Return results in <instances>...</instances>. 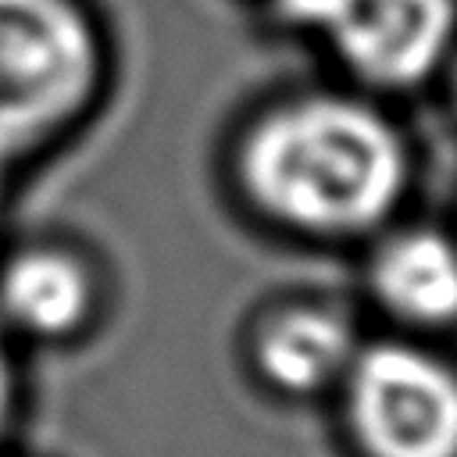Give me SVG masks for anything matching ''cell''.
Listing matches in <instances>:
<instances>
[{
	"mask_svg": "<svg viewBox=\"0 0 457 457\" xmlns=\"http://www.w3.org/2000/svg\"><path fill=\"white\" fill-rule=\"evenodd\" d=\"M243 182L271 218L321 236L375 225L400 196L403 154L368 107L336 96L271 111L243 146Z\"/></svg>",
	"mask_w": 457,
	"mask_h": 457,
	"instance_id": "1",
	"label": "cell"
},
{
	"mask_svg": "<svg viewBox=\"0 0 457 457\" xmlns=\"http://www.w3.org/2000/svg\"><path fill=\"white\" fill-rule=\"evenodd\" d=\"M96 71L93 29L71 0H0V161L68 125Z\"/></svg>",
	"mask_w": 457,
	"mask_h": 457,
	"instance_id": "2",
	"label": "cell"
},
{
	"mask_svg": "<svg viewBox=\"0 0 457 457\" xmlns=\"http://www.w3.org/2000/svg\"><path fill=\"white\" fill-rule=\"evenodd\" d=\"M350 428L368 457H457V375L411 346H371L346 371Z\"/></svg>",
	"mask_w": 457,
	"mask_h": 457,
	"instance_id": "3",
	"label": "cell"
},
{
	"mask_svg": "<svg viewBox=\"0 0 457 457\" xmlns=\"http://www.w3.org/2000/svg\"><path fill=\"white\" fill-rule=\"evenodd\" d=\"M328 32L364 79L411 86L443 57L453 32V0H339Z\"/></svg>",
	"mask_w": 457,
	"mask_h": 457,
	"instance_id": "4",
	"label": "cell"
},
{
	"mask_svg": "<svg viewBox=\"0 0 457 457\" xmlns=\"http://www.w3.org/2000/svg\"><path fill=\"white\" fill-rule=\"evenodd\" d=\"M257 364L289 393L325 389L353 364L350 325L318 307H293L264 325L257 339Z\"/></svg>",
	"mask_w": 457,
	"mask_h": 457,
	"instance_id": "5",
	"label": "cell"
},
{
	"mask_svg": "<svg viewBox=\"0 0 457 457\" xmlns=\"http://www.w3.org/2000/svg\"><path fill=\"white\" fill-rule=\"evenodd\" d=\"M375 289L407 321L443 325L457 318V246L436 232H403L375 257Z\"/></svg>",
	"mask_w": 457,
	"mask_h": 457,
	"instance_id": "6",
	"label": "cell"
},
{
	"mask_svg": "<svg viewBox=\"0 0 457 457\" xmlns=\"http://www.w3.org/2000/svg\"><path fill=\"white\" fill-rule=\"evenodd\" d=\"M0 311L32 336L71 332L89 311V278L82 264L61 250L18 253L0 271Z\"/></svg>",
	"mask_w": 457,
	"mask_h": 457,
	"instance_id": "7",
	"label": "cell"
},
{
	"mask_svg": "<svg viewBox=\"0 0 457 457\" xmlns=\"http://www.w3.org/2000/svg\"><path fill=\"white\" fill-rule=\"evenodd\" d=\"M278 4L293 21H307V25H321V29H328V21L339 7V0H278Z\"/></svg>",
	"mask_w": 457,
	"mask_h": 457,
	"instance_id": "8",
	"label": "cell"
},
{
	"mask_svg": "<svg viewBox=\"0 0 457 457\" xmlns=\"http://www.w3.org/2000/svg\"><path fill=\"white\" fill-rule=\"evenodd\" d=\"M7 411H11V364H7L4 339H0V428L7 421Z\"/></svg>",
	"mask_w": 457,
	"mask_h": 457,
	"instance_id": "9",
	"label": "cell"
},
{
	"mask_svg": "<svg viewBox=\"0 0 457 457\" xmlns=\"http://www.w3.org/2000/svg\"><path fill=\"white\" fill-rule=\"evenodd\" d=\"M0 168H4V161H0Z\"/></svg>",
	"mask_w": 457,
	"mask_h": 457,
	"instance_id": "10",
	"label": "cell"
}]
</instances>
